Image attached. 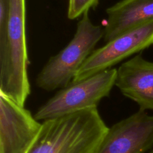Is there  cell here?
<instances>
[{"label": "cell", "mask_w": 153, "mask_h": 153, "mask_svg": "<svg viewBox=\"0 0 153 153\" xmlns=\"http://www.w3.org/2000/svg\"><path fill=\"white\" fill-rule=\"evenodd\" d=\"M108 128L97 108L48 120L29 153H97Z\"/></svg>", "instance_id": "6da1fadb"}, {"label": "cell", "mask_w": 153, "mask_h": 153, "mask_svg": "<svg viewBox=\"0 0 153 153\" xmlns=\"http://www.w3.org/2000/svg\"><path fill=\"white\" fill-rule=\"evenodd\" d=\"M85 12L77 24L76 31L70 43L57 55L51 57L35 79L40 89L53 91L68 86L95 46L104 37V30L94 25Z\"/></svg>", "instance_id": "7a4b0ae2"}, {"label": "cell", "mask_w": 153, "mask_h": 153, "mask_svg": "<svg viewBox=\"0 0 153 153\" xmlns=\"http://www.w3.org/2000/svg\"><path fill=\"white\" fill-rule=\"evenodd\" d=\"M117 70L109 69L76 83H70L48 100L34 115L46 121L85 109L97 108L115 85Z\"/></svg>", "instance_id": "3957f363"}, {"label": "cell", "mask_w": 153, "mask_h": 153, "mask_svg": "<svg viewBox=\"0 0 153 153\" xmlns=\"http://www.w3.org/2000/svg\"><path fill=\"white\" fill-rule=\"evenodd\" d=\"M152 45L153 19L120 34L102 47L95 49L82 64L71 83L111 69L126 58Z\"/></svg>", "instance_id": "277c9868"}, {"label": "cell", "mask_w": 153, "mask_h": 153, "mask_svg": "<svg viewBox=\"0 0 153 153\" xmlns=\"http://www.w3.org/2000/svg\"><path fill=\"white\" fill-rule=\"evenodd\" d=\"M42 126L25 106L0 94V153H29Z\"/></svg>", "instance_id": "5b68a950"}, {"label": "cell", "mask_w": 153, "mask_h": 153, "mask_svg": "<svg viewBox=\"0 0 153 153\" xmlns=\"http://www.w3.org/2000/svg\"><path fill=\"white\" fill-rule=\"evenodd\" d=\"M153 147V115L139 110L108 128L97 153H146Z\"/></svg>", "instance_id": "8992f818"}, {"label": "cell", "mask_w": 153, "mask_h": 153, "mask_svg": "<svg viewBox=\"0 0 153 153\" xmlns=\"http://www.w3.org/2000/svg\"><path fill=\"white\" fill-rule=\"evenodd\" d=\"M115 86L137 103L139 110L153 111V62L137 54L117 69Z\"/></svg>", "instance_id": "52a82bcc"}, {"label": "cell", "mask_w": 153, "mask_h": 153, "mask_svg": "<svg viewBox=\"0 0 153 153\" xmlns=\"http://www.w3.org/2000/svg\"><path fill=\"white\" fill-rule=\"evenodd\" d=\"M106 43L153 19V0H121L106 10Z\"/></svg>", "instance_id": "ba28073f"}, {"label": "cell", "mask_w": 153, "mask_h": 153, "mask_svg": "<svg viewBox=\"0 0 153 153\" xmlns=\"http://www.w3.org/2000/svg\"><path fill=\"white\" fill-rule=\"evenodd\" d=\"M99 0H69L67 16L70 19H77L90 9L95 7Z\"/></svg>", "instance_id": "9c48e42d"}, {"label": "cell", "mask_w": 153, "mask_h": 153, "mask_svg": "<svg viewBox=\"0 0 153 153\" xmlns=\"http://www.w3.org/2000/svg\"><path fill=\"white\" fill-rule=\"evenodd\" d=\"M149 153H153V149H152V150H151V151H150V152H149Z\"/></svg>", "instance_id": "30bf717a"}]
</instances>
